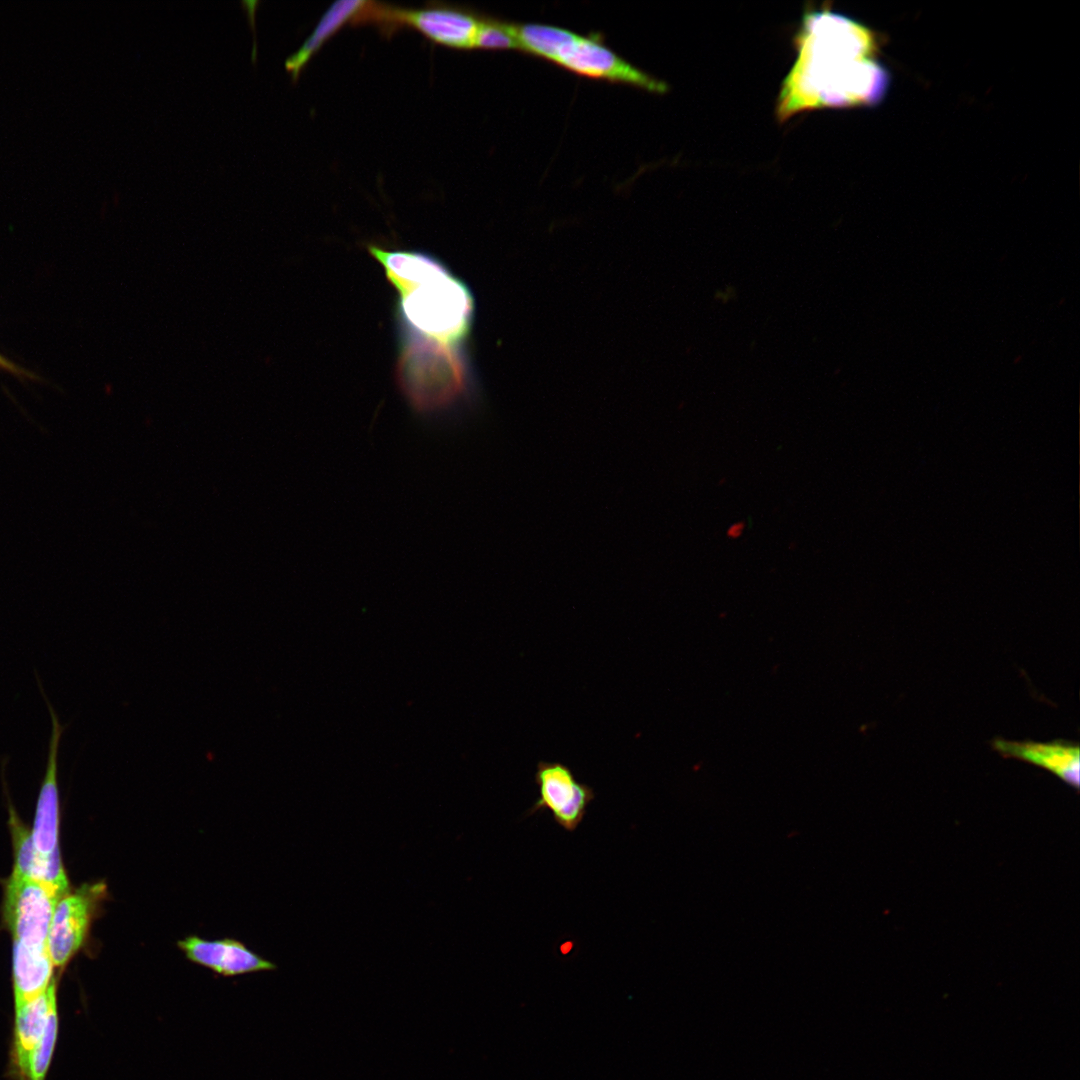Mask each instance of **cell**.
Segmentation results:
<instances>
[{"label": "cell", "mask_w": 1080, "mask_h": 1080, "mask_svg": "<svg viewBox=\"0 0 1080 1080\" xmlns=\"http://www.w3.org/2000/svg\"><path fill=\"white\" fill-rule=\"evenodd\" d=\"M795 45L777 101L780 121L812 109L873 105L885 95L888 73L873 59L877 41L864 25L830 8L809 11Z\"/></svg>", "instance_id": "obj_1"}, {"label": "cell", "mask_w": 1080, "mask_h": 1080, "mask_svg": "<svg viewBox=\"0 0 1080 1080\" xmlns=\"http://www.w3.org/2000/svg\"><path fill=\"white\" fill-rule=\"evenodd\" d=\"M398 293V313L407 333L456 345L468 333L471 292L433 256L419 251L370 246Z\"/></svg>", "instance_id": "obj_2"}, {"label": "cell", "mask_w": 1080, "mask_h": 1080, "mask_svg": "<svg viewBox=\"0 0 1080 1080\" xmlns=\"http://www.w3.org/2000/svg\"><path fill=\"white\" fill-rule=\"evenodd\" d=\"M396 380L409 405L427 417L454 410L469 384L467 367L456 345L413 334L402 342Z\"/></svg>", "instance_id": "obj_3"}, {"label": "cell", "mask_w": 1080, "mask_h": 1080, "mask_svg": "<svg viewBox=\"0 0 1080 1080\" xmlns=\"http://www.w3.org/2000/svg\"><path fill=\"white\" fill-rule=\"evenodd\" d=\"M559 40L548 60L581 76L633 85L662 93L665 84L616 55L599 39L583 37L561 28Z\"/></svg>", "instance_id": "obj_4"}, {"label": "cell", "mask_w": 1080, "mask_h": 1080, "mask_svg": "<svg viewBox=\"0 0 1080 1080\" xmlns=\"http://www.w3.org/2000/svg\"><path fill=\"white\" fill-rule=\"evenodd\" d=\"M57 901L43 884L11 875L5 887L3 915L13 941L47 947Z\"/></svg>", "instance_id": "obj_5"}, {"label": "cell", "mask_w": 1080, "mask_h": 1080, "mask_svg": "<svg viewBox=\"0 0 1080 1080\" xmlns=\"http://www.w3.org/2000/svg\"><path fill=\"white\" fill-rule=\"evenodd\" d=\"M104 892L105 887L101 883L84 885L58 899L47 940L54 967L65 966L81 949Z\"/></svg>", "instance_id": "obj_6"}, {"label": "cell", "mask_w": 1080, "mask_h": 1080, "mask_svg": "<svg viewBox=\"0 0 1080 1080\" xmlns=\"http://www.w3.org/2000/svg\"><path fill=\"white\" fill-rule=\"evenodd\" d=\"M534 779L539 797L529 814L549 810L564 830H576L595 798L594 790L579 782L572 770L561 762L540 761Z\"/></svg>", "instance_id": "obj_7"}, {"label": "cell", "mask_w": 1080, "mask_h": 1080, "mask_svg": "<svg viewBox=\"0 0 1080 1080\" xmlns=\"http://www.w3.org/2000/svg\"><path fill=\"white\" fill-rule=\"evenodd\" d=\"M481 18L459 8L401 9L387 6L384 25H409L435 43L458 49L472 48Z\"/></svg>", "instance_id": "obj_8"}, {"label": "cell", "mask_w": 1080, "mask_h": 1080, "mask_svg": "<svg viewBox=\"0 0 1080 1080\" xmlns=\"http://www.w3.org/2000/svg\"><path fill=\"white\" fill-rule=\"evenodd\" d=\"M37 683L47 704L52 731L49 740L48 756L44 778L38 794L35 819L31 830L32 842L38 855L48 856L58 847L59 826V789H58V750L61 736L65 730L43 690L39 677Z\"/></svg>", "instance_id": "obj_9"}, {"label": "cell", "mask_w": 1080, "mask_h": 1080, "mask_svg": "<svg viewBox=\"0 0 1080 1080\" xmlns=\"http://www.w3.org/2000/svg\"><path fill=\"white\" fill-rule=\"evenodd\" d=\"M178 947L190 961L221 976H236L276 968L275 964L233 939L205 940L189 936L180 940Z\"/></svg>", "instance_id": "obj_10"}, {"label": "cell", "mask_w": 1080, "mask_h": 1080, "mask_svg": "<svg viewBox=\"0 0 1080 1080\" xmlns=\"http://www.w3.org/2000/svg\"><path fill=\"white\" fill-rule=\"evenodd\" d=\"M57 1007L56 981L39 996L15 1005L9 1072L14 1080H25L30 1056L45 1030L51 1011Z\"/></svg>", "instance_id": "obj_11"}, {"label": "cell", "mask_w": 1080, "mask_h": 1080, "mask_svg": "<svg viewBox=\"0 0 1080 1080\" xmlns=\"http://www.w3.org/2000/svg\"><path fill=\"white\" fill-rule=\"evenodd\" d=\"M993 748L1001 755L1045 768L1068 784L1079 786L1080 751L1077 744L995 739Z\"/></svg>", "instance_id": "obj_12"}, {"label": "cell", "mask_w": 1080, "mask_h": 1080, "mask_svg": "<svg viewBox=\"0 0 1080 1080\" xmlns=\"http://www.w3.org/2000/svg\"><path fill=\"white\" fill-rule=\"evenodd\" d=\"M54 964L48 947L13 941L12 980L15 1005L31 1000L50 986Z\"/></svg>", "instance_id": "obj_13"}, {"label": "cell", "mask_w": 1080, "mask_h": 1080, "mask_svg": "<svg viewBox=\"0 0 1080 1080\" xmlns=\"http://www.w3.org/2000/svg\"><path fill=\"white\" fill-rule=\"evenodd\" d=\"M366 3L367 1L364 0H340L327 9L298 51L285 61V68L293 82L297 81L302 69L327 39L346 22L355 19Z\"/></svg>", "instance_id": "obj_14"}, {"label": "cell", "mask_w": 1080, "mask_h": 1080, "mask_svg": "<svg viewBox=\"0 0 1080 1080\" xmlns=\"http://www.w3.org/2000/svg\"><path fill=\"white\" fill-rule=\"evenodd\" d=\"M9 827L14 851L12 874L18 878L32 879L38 854L32 842L31 831L22 823L17 813L9 804Z\"/></svg>", "instance_id": "obj_15"}, {"label": "cell", "mask_w": 1080, "mask_h": 1080, "mask_svg": "<svg viewBox=\"0 0 1080 1080\" xmlns=\"http://www.w3.org/2000/svg\"><path fill=\"white\" fill-rule=\"evenodd\" d=\"M58 1027L56 1007L51 1011L42 1038L30 1056L25 1080H45L57 1040Z\"/></svg>", "instance_id": "obj_16"}, {"label": "cell", "mask_w": 1080, "mask_h": 1080, "mask_svg": "<svg viewBox=\"0 0 1080 1080\" xmlns=\"http://www.w3.org/2000/svg\"><path fill=\"white\" fill-rule=\"evenodd\" d=\"M519 49L514 24L494 19H482L475 34L472 49Z\"/></svg>", "instance_id": "obj_17"}, {"label": "cell", "mask_w": 1080, "mask_h": 1080, "mask_svg": "<svg viewBox=\"0 0 1080 1080\" xmlns=\"http://www.w3.org/2000/svg\"><path fill=\"white\" fill-rule=\"evenodd\" d=\"M0 370L9 372V373L14 374V375H16L18 377L33 378L32 374L30 372H28L25 369L19 367L18 365H16L15 363L10 361L6 357H4L2 354H0Z\"/></svg>", "instance_id": "obj_18"}, {"label": "cell", "mask_w": 1080, "mask_h": 1080, "mask_svg": "<svg viewBox=\"0 0 1080 1080\" xmlns=\"http://www.w3.org/2000/svg\"><path fill=\"white\" fill-rule=\"evenodd\" d=\"M743 530H744V523L743 522H737V523H735V524H733L732 526L729 527V529L727 531V535L730 538H738L742 534Z\"/></svg>", "instance_id": "obj_19"}]
</instances>
